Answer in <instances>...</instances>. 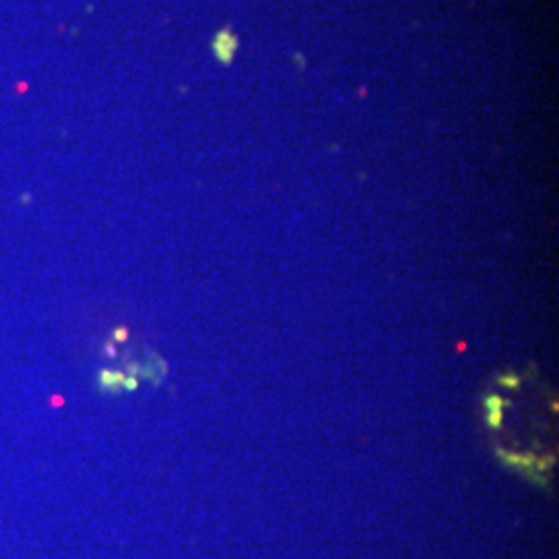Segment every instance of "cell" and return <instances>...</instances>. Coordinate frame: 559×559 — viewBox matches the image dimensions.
<instances>
[{"label":"cell","mask_w":559,"mask_h":559,"mask_svg":"<svg viewBox=\"0 0 559 559\" xmlns=\"http://www.w3.org/2000/svg\"><path fill=\"white\" fill-rule=\"evenodd\" d=\"M497 456L499 460L503 462V466L507 468H514L522 474L538 485H545L547 483V472L553 466V458L551 456H545V458H536L532 452H507L497 448Z\"/></svg>","instance_id":"obj_1"},{"label":"cell","mask_w":559,"mask_h":559,"mask_svg":"<svg viewBox=\"0 0 559 559\" xmlns=\"http://www.w3.org/2000/svg\"><path fill=\"white\" fill-rule=\"evenodd\" d=\"M485 410L489 412V410H503L505 406H507V400H503L501 396H497V394H489L487 398H485Z\"/></svg>","instance_id":"obj_2"},{"label":"cell","mask_w":559,"mask_h":559,"mask_svg":"<svg viewBox=\"0 0 559 559\" xmlns=\"http://www.w3.org/2000/svg\"><path fill=\"white\" fill-rule=\"evenodd\" d=\"M485 422H487V427L493 431L501 429L503 427V410H489L485 416Z\"/></svg>","instance_id":"obj_3"},{"label":"cell","mask_w":559,"mask_h":559,"mask_svg":"<svg viewBox=\"0 0 559 559\" xmlns=\"http://www.w3.org/2000/svg\"><path fill=\"white\" fill-rule=\"evenodd\" d=\"M499 385L501 387H507V389H516L520 385V377L514 375V373H510V375H501L499 377Z\"/></svg>","instance_id":"obj_4"}]
</instances>
